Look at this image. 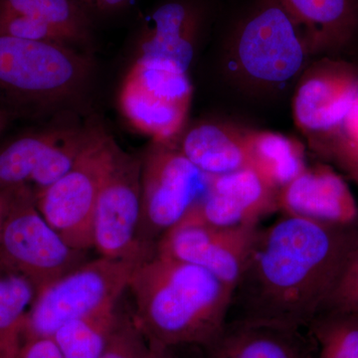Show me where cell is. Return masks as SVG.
<instances>
[{
  "label": "cell",
  "instance_id": "1",
  "mask_svg": "<svg viewBox=\"0 0 358 358\" xmlns=\"http://www.w3.org/2000/svg\"><path fill=\"white\" fill-rule=\"evenodd\" d=\"M358 245V224L285 215L257 231L231 294L227 322L307 327L326 308Z\"/></svg>",
  "mask_w": 358,
  "mask_h": 358
},
{
  "label": "cell",
  "instance_id": "2",
  "mask_svg": "<svg viewBox=\"0 0 358 358\" xmlns=\"http://www.w3.org/2000/svg\"><path fill=\"white\" fill-rule=\"evenodd\" d=\"M129 289L134 322L152 346H203L227 322L232 288L199 266L155 253L136 268Z\"/></svg>",
  "mask_w": 358,
  "mask_h": 358
},
{
  "label": "cell",
  "instance_id": "3",
  "mask_svg": "<svg viewBox=\"0 0 358 358\" xmlns=\"http://www.w3.org/2000/svg\"><path fill=\"white\" fill-rule=\"evenodd\" d=\"M93 65L69 45L0 35V110L35 117L79 98Z\"/></svg>",
  "mask_w": 358,
  "mask_h": 358
},
{
  "label": "cell",
  "instance_id": "4",
  "mask_svg": "<svg viewBox=\"0 0 358 358\" xmlns=\"http://www.w3.org/2000/svg\"><path fill=\"white\" fill-rule=\"evenodd\" d=\"M226 41L235 76L258 91H277L293 83L313 56L279 0H244L229 20Z\"/></svg>",
  "mask_w": 358,
  "mask_h": 358
},
{
  "label": "cell",
  "instance_id": "5",
  "mask_svg": "<svg viewBox=\"0 0 358 358\" xmlns=\"http://www.w3.org/2000/svg\"><path fill=\"white\" fill-rule=\"evenodd\" d=\"M143 261L99 257L47 285L40 289L26 315L23 336L51 338L70 320L117 307Z\"/></svg>",
  "mask_w": 358,
  "mask_h": 358
},
{
  "label": "cell",
  "instance_id": "6",
  "mask_svg": "<svg viewBox=\"0 0 358 358\" xmlns=\"http://www.w3.org/2000/svg\"><path fill=\"white\" fill-rule=\"evenodd\" d=\"M114 138L90 127L88 141L74 166L55 183L34 193L37 208L73 248H93L96 200L119 150Z\"/></svg>",
  "mask_w": 358,
  "mask_h": 358
},
{
  "label": "cell",
  "instance_id": "7",
  "mask_svg": "<svg viewBox=\"0 0 358 358\" xmlns=\"http://www.w3.org/2000/svg\"><path fill=\"white\" fill-rule=\"evenodd\" d=\"M188 73L159 59L136 57L122 80L120 110L152 143H174L187 121L192 101Z\"/></svg>",
  "mask_w": 358,
  "mask_h": 358
},
{
  "label": "cell",
  "instance_id": "8",
  "mask_svg": "<svg viewBox=\"0 0 358 358\" xmlns=\"http://www.w3.org/2000/svg\"><path fill=\"white\" fill-rule=\"evenodd\" d=\"M210 176L176 143H152L141 157V215L138 241L155 251L157 242L203 199Z\"/></svg>",
  "mask_w": 358,
  "mask_h": 358
},
{
  "label": "cell",
  "instance_id": "9",
  "mask_svg": "<svg viewBox=\"0 0 358 358\" xmlns=\"http://www.w3.org/2000/svg\"><path fill=\"white\" fill-rule=\"evenodd\" d=\"M0 259L27 275L39 291L86 262L45 220L28 185H20L0 234Z\"/></svg>",
  "mask_w": 358,
  "mask_h": 358
},
{
  "label": "cell",
  "instance_id": "10",
  "mask_svg": "<svg viewBox=\"0 0 358 358\" xmlns=\"http://www.w3.org/2000/svg\"><path fill=\"white\" fill-rule=\"evenodd\" d=\"M358 96V62L322 56L299 78L293 99L294 121L313 150L341 131Z\"/></svg>",
  "mask_w": 358,
  "mask_h": 358
},
{
  "label": "cell",
  "instance_id": "11",
  "mask_svg": "<svg viewBox=\"0 0 358 358\" xmlns=\"http://www.w3.org/2000/svg\"><path fill=\"white\" fill-rule=\"evenodd\" d=\"M141 157L117 150L93 217V248L108 259L145 260L155 251L141 246Z\"/></svg>",
  "mask_w": 358,
  "mask_h": 358
},
{
  "label": "cell",
  "instance_id": "12",
  "mask_svg": "<svg viewBox=\"0 0 358 358\" xmlns=\"http://www.w3.org/2000/svg\"><path fill=\"white\" fill-rule=\"evenodd\" d=\"M217 9L216 0H162L138 27V57L167 61L188 73Z\"/></svg>",
  "mask_w": 358,
  "mask_h": 358
},
{
  "label": "cell",
  "instance_id": "13",
  "mask_svg": "<svg viewBox=\"0 0 358 358\" xmlns=\"http://www.w3.org/2000/svg\"><path fill=\"white\" fill-rule=\"evenodd\" d=\"M258 229V225L216 227L181 221L160 238L155 253L203 268L233 289Z\"/></svg>",
  "mask_w": 358,
  "mask_h": 358
},
{
  "label": "cell",
  "instance_id": "14",
  "mask_svg": "<svg viewBox=\"0 0 358 358\" xmlns=\"http://www.w3.org/2000/svg\"><path fill=\"white\" fill-rule=\"evenodd\" d=\"M278 193L251 167L210 176L203 199L182 221L216 227L258 225L263 216L278 210Z\"/></svg>",
  "mask_w": 358,
  "mask_h": 358
},
{
  "label": "cell",
  "instance_id": "15",
  "mask_svg": "<svg viewBox=\"0 0 358 358\" xmlns=\"http://www.w3.org/2000/svg\"><path fill=\"white\" fill-rule=\"evenodd\" d=\"M278 210L294 216L333 224H358V206L345 179L326 164L307 169L278 193Z\"/></svg>",
  "mask_w": 358,
  "mask_h": 358
},
{
  "label": "cell",
  "instance_id": "16",
  "mask_svg": "<svg viewBox=\"0 0 358 358\" xmlns=\"http://www.w3.org/2000/svg\"><path fill=\"white\" fill-rule=\"evenodd\" d=\"M199 358H315L307 327L230 320L210 343L197 346Z\"/></svg>",
  "mask_w": 358,
  "mask_h": 358
},
{
  "label": "cell",
  "instance_id": "17",
  "mask_svg": "<svg viewBox=\"0 0 358 358\" xmlns=\"http://www.w3.org/2000/svg\"><path fill=\"white\" fill-rule=\"evenodd\" d=\"M313 56L343 57L358 41V0H279Z\"/></svg>",
  "mask_w": 358,
  "mask_h": 358
},
{
  "label": "cell",
  "instance_id": "18",
  "mask_svg": "<svg viewBox=\"0 0 358 358\" xmlns=\"http://www.w3.org/2000/svg\"><path fill=\"white\" fill-rule=\"evenodd\" d=\"M249 129L219 122H201L183 129L174 141L197 169L220 176L250 167Z\"/></svg>",
  "mask_w": 358,
  "mask_h": 358
},
{
  "label": "cell",
  "instance_id": "19",
  "mask_svg": "<svg viewBox=\"0 0 358 358\" xmlns=\"http://www.w3.org/2000/svg\"><path fill=\"white\" fill-rule=\"evenodd\" d=\"M250 167L281 189L306 169L305 150L296 138L271 131L248 133Z\"/></svg>",
  "mask_w": 358,
  "mask_h": 358
},
{
  "label": "cell",
  "instance_id": "20",
  "mask_svg": "<svg viewBox=\"0 0 358 358\" xmlns=\"http://www.w3.org/2000/svg\"><path fill=\"white\" fill-rule=\"evenodd\" d=\"M119 307L70 320L51 336L63 358H99L122 317Z\"/></svg>",
  "mask_w": 358,
  "mask_h": 358
},
{
  "label": "cell",
  "instance_id": "21",
  "mask_svg": "<svg viewBox=\"0 0 358 358\" xmlns=\"http://www.w3.org/2000/svg\"><path fill=\"white\" fill-rule=\"evenodd\" d=\"M0 10L43 21L62 33L73 46L91 40L94 21L76 0H0Z\"/></svg>",
  "mask_w": 358,
  "mask_h": 358
},
{
  "label": "cell",
  "instance_id": "22",
  "mask_svg": "<svg viewBox=\"0 0 358 358\" xmlns=\"http://www.w3.org/2000/svg\"><path fill=\"white\" fill-rule=\"evenodd\" d=\"M63 128L22 134L0 147V187L28 185L46 150Z\"/></svg>",
  "mask_w": 358,
  "mask_h": 358
},
{
  "label": "cell",
  "instance_id": "23",
  "mask_svg": "<svg viewBox=\"0 0 358 358\" xmlns=\"http://www.w3.org/2000/svg\"><path fill=\"white\" fill-rule=\"evenodd\" d=\"M315 358H358V315L322 312L308 324Z\"/></svg>",
  "mask_w": 358,
  "mask_h": 358
},
{
  "label": "cell",
  "instance_id": "24",
  "mask_svg": "<svg viewBox=\"0 0 358 358\" xmlns=\"http://www.w3.org/2000/svg\"><path fill=\"white\" fill-rule=\"evenodd\" d=\"M38 292L27 275L0 259V341L20 333Z\"/></svg>",
  "mask_w": 358,
  "mask_h": 358
},
{
  "label": "cell",
  "instance_id": "25",
  "mask_svg": "<svg viewBox=\"0 0 358 358\" xmlns=\"http://www.w3.org/2000/svg\"><path fill=\"white\" fill-rule=\"evenodd\" d=\"M90 134L88 128H63L62 133L45 152L28 185L38 193L63 178L74 166Z\"/></svg>",
  "mask_w": 358,
  "mask_h": 358
},
{
  "label": "cell",
  "instance_id": "26",
  "mask_svg": "<svg viewBox=\"0 0 358 358\" xmlns=\"http://www.w3.org/2000/svg\"><path fill=\"white\" fill-rule=\"evenodd\" d=\"M154 348L134 322L131 312L122 313L114 334L99 358H150Z\"/></svg>",
  "mask_w": 358,
  "mask_h": 358
},
{
  "label": "cell",
  "instance_id": "27",
  "mask_svg": "<svg viewBox=\"0 0 358 358\" xmlns=\"http://www.w3.org/2000/svg\"><path fill=\"white\" fill-rule=\"evenodd\" d=\"M0 35L29 41L73 46L62 33L51 25L23 14L9 11L0 10Z\"/></svg>",
  "mask_w": 358,
  "mask_h": 358
},
{
  "label": "cell",
  "instance_id": "28",
  "mask_svg": "<svg viewBox=\"0 0 358 358\" xmlns=\"http://www.w3.org/2000/svg\"><path fill=\"white\" fill-rule=\"evenodd\" d=\"M322 312L358 315V245L339 275L333 293Z\"/></svg>",
  "mask_w": 358,
  "mask_h": 358
},
{
  "label": "cell",
  "instance_id": "29",
  "mask_svg": "<svg viewBox=\"0 0 358 358\" xmlns=\"http://www.w3.org/2000/svg\"><path fill=\"white\" fill-rule=\"evenodd\" d=\"M0 358H63L52 338H15L0 343Z\"/></svg>",
  "mask_w": 358,
  "mask_h": 358
},
{
  "label": "cell",
  "instance_id": "30",
  "mask_svg": "<svg viewBox=\"0 0 358 358\" xmlns=\"http://www.w3.org/2000/svg\"><path fill=\"white\" fill-rule=\"evenodd\" d=\"M322 157L334 162L358 185V148L334 136L315 150Z\"/></svg>",
  "mask_w": 358,
  "mask_h": 358
},
{
  "label": "cell",
  "instance_id": "31",
  "mask_svg": "<svg viewBox=\"0 0 358 358\" xmlns=\"http://www.w3.org/2000/svg\"><path fill=\"white\" fill-rule=\"evenodd\" d=\"M94 21L96 16L112 15L128 8L133 0H76Z\"/></svg>",
  "mask_w": 358,
  "mask_h": 358
},
{
  "label": "cell",
  "instance_id": "32",
  "mask_svg": "<svg viewBox=\"0 0 358 358\" xmlns=\"http://www.w3.org/2000/svg\"><path fill=\"white\" fill-rule=\"evenodd\" d=\"M334 136H338L352 147L358 148V96L343 122L341 131Z\"/></svg>",
  "mask_w": 358,
  "mask_h": 358
},
{
  "label": "cell",
  "instance_id": "33",
  "mask_svg": "<svg viewBox=\"0 0 358 358\" xmlns=\"http://www.w3.org/2000/svg\"><path fill=\"white\" fill-rule=\"evenodd\" d=\"M17 187L18 186H13V187H0V234H1L4 221H6L11 204H13Z\"/></svg>",
  "mask_w": 358,
  "mask_h": 358
},
{
  "label": "cell",
  "instance_id": "34",
  "mask_svg": "<svg viewBox=\"0 0 358 358\" xmlns=\"http://www.w3.org/2000/svg\"><path fill=\"white\" fill-rule=\"evenodd\" d=\"M154 352H152L150 358H176V350L173 348H157L152 346Z\"/></svg>",
  "mask_w": 358,
  "mask_h": 358
},
{
  "label": "cell",
  "instance_id": "35",
  "mask_svg": "<svg viewBox=\"0 0 358 358\" xmlns=\"http://www.w3.org/2000/svg\"><path fill=\"white\" fill-rule=\"evenodd\" d=\"M9 119H10V117H9L8 115L6 114L4 112H2V110H0V131L6 128Z\"/></svg>",
  "mask_w": 358,
  "mask_h": 358
},
{
  "label": "cell",
  "instance_id": "36",
  "mask_svg": "<svg viewBox=\"0 0 358 358\" xmlns=\"http://www.w3.org/2000/svg\"><path fill=\"white\" fill-rule=\"evenodd\" d=\"M176 358H182L180 355H178V350L176 348ZM194 358H199V355H196Z\"/></svg>",
  "mask_w": 358,
  "mask_h": 358
}]
</instances>
